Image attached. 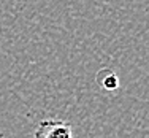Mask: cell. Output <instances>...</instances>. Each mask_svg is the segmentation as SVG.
Instances as JSON below:
<instances>
[{
    "label": "cell",
    "mask_w": 149,
    "mask_h": 138,
    "mask_svg": "<svg viewBox=\"0 0 149 138\" xmlns=\"http://www.w3.org/2000/svg\"><path fill=\"white\" fill-rule=\"evenodd\" d=\"M97 81L103 91H116L119 87V78L113 70L103 68L97 73Z\"/></svg>",
    "instance_id": "2"
},
{
    "label": "cell",
    "mask_w": 149,
    "mask_h": 138,
    "mask_svg": "<svg viewBox=\"0 0 149 138\" xmlns=\"http://www.w3.org/2000/svg\"><path fill=\"white\" fill-rule=\"evenodd\" d=\"M33 138H73L72 124L62 119H45L37 125Z\"/></svg>",
    "instance_id": "1"
}]
</instances>
